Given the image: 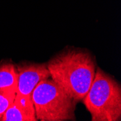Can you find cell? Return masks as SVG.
<instances>
[{
	"instance_id": "obj_7",
	"label": "cell",
	"mask_w": 121,
	"mask_h": 121,
	"mask_svg": "<svg viewBox=\"0 0 121 121\" xmlns=\"http://www.w3.org/2000/svg\"><path fill=\"white\" fill-rule=\"evenodd\" d=\"M17 91L15 90H0V120L15 99Z\"/></svg>"
},
{
	"instance_id": "obj_1",
	"label": "cell",
	"mask_w": 121,
	"mask_h": 121,
	"mask_svg": "<svg viewBox=\"0 0 121 121\" xmlns=\"http://www.w3.org/2000/svg\"><path fill=\"white\" fill-rule=\"evenodd\" d=\"M50 78L77 103L82 102L94 80L96 61L86 49H64L47 63Z\"/></svg>"
},
{
	"instance_id": "obj_2",
	"label": "cell",
	"mask_w": 121,
	"mask_h": 121,
	"mask_svg": "<svg viewBox=\"0 0 121 121\" xmlns=\"http://www.w3.org/2000/svg\"><path fill=\"white\" fill-rule=\"evenodd\" d=\"M82 102L92 121L121 120V86L99 67Z\"/></svg>"
},
{
	"instance_id": "obj_6",
	"label": "cell",
	"mask_w": 121,
	"mask_h": 121,
	"mask_svg": "<svg viewBox=\"0 0 121 121\" xmlns=\"http://www.w3.org/2000/svg\"><path fill=\"white\" fill-rule=\"evenodd\" d=\"M0 90H17L16 66L12 62L0 64Z\"/></svg>"
},
{
	"instance_id": "obj_5",
	"label": "cell",
	"mask_w": 121,
	"mask_h": 121,
	"mask_svg": "<svg viewBox=\"0 0 121 121\" xmlns=\"http://www.w3.org/2000/svg\"><path fill=\"white\" fill-rule=\"evenodd\" d=\"M1 121H37L32 98L16 94Z\"/></svg>"
},
{
	"instance_id": "obj_4",
	"label": "cell",
	"mask_w": 121,
	"mask_h": 121,
	"mask_svg": "<svg viewBox=\"0 0 121 121\" xmlns=\"http://www.w3.org/2000/svg\"><path fill=\"white\" fill-rule=\"evenodd\" d=\"M17 75V93L29 98L37 84L42 80L50 78L46 63L24 61L16 65Z\"/></svg>"
},
{
	"instance_id": "obj_3",
	"label": "cell",
	"mask_w": 121,
	"mask_h": 121,
	"mask_svg": "<svg viewBox=\"0 0 121 121\" xmlns=\"http://www.w3.org/2000/svg\"><path fill=\"white\" fill-rule=\"evenodd\" d=\"M37 120H75L77 102L51 78L41 81L32 94Z\"/></svg>"
}]
</instances>
